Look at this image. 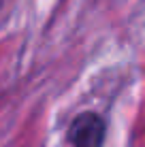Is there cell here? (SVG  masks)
I'll list each match as a JSON object with an SVG mask.
<instances>
[{
	"label": "cell",
	"instance_id": "6da1fadb",
	"mask_svg": "<svg viewBox=\"0 0 145 147\" xmlns=\"http://www.w3.org/2000/svg\"><path fill=\"white\" fill-rule=\"evenodd\" d=\"M66 139L71 147H103L107 139V121L96 111H81L73 117Z\"/></svg>",
	"mask_w": 145,
	"mask_h": 147
}]
</instances>
